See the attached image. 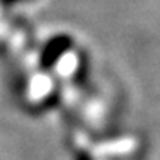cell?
Instances as JSON below:
<instances>
[{
  "label": "cell",
  "instance_id": "cell-1",
  "mask_svg": "<svg viewBox=\"0 0 160 160\" xmlns=\"http://www.w3.org/2000/svg\"><path fill=\"white\" fill-rule=\"evenodd\" d=\"M72 45H73V39L68 34H56L44 47V52L41 54L42 65L44 67H52Z\"/></svg>",
  "mask_w": 160,
  "mask_h": 160
},
{
  "label": "cell",
  "instance_id": "cell-2",
  "mask_svg": "<svg viewBox=\"0 0 160 160\" xmlns=\"http://www.w3.org/2000/svg\"><path fill=\"white\" fill-rule=\"evenodd\" d=\"M30 2H34V0H0V3L5 6H12L17 3H30Z\"/></svg>",
  "mask_w": 160,
  "mask_h": 160
}]
</instances>
